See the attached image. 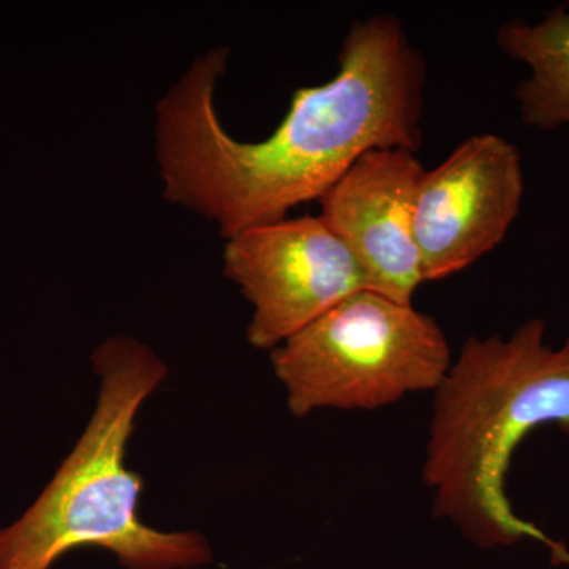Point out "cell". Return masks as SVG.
Here are the masks:
<instances>
[{
  "mask_svg": "<svg viewBox=\"0 0 569 569\" xmlns=\"http://www.w3.org/2000/svg\"><path fill=\"white\" fill-rule=\"evenodd\" d=\"M546 329L531 318L508 339L468 337L436 389L422 479L433 516L479 548L535 539L569 563L568 550L519 518L507 496L512 456L531 430L553 425L569 438V336L556 348Z\"/></svg>",
  "mask_w": 569,
  "mask_h": 569,
  "instance_id": "2",
  "label": "cell"
},
{
  "mask_svg": "<svg viewBox=\"0 0 569 569\" xmlns=\"http://www.w3.org/2000/svg\"><path fill=\"white\" fill-rule=\"evenodd\" d=\"M223 271L252 306L247 340L258 350H274L366 290L361 266L320 216L257 224L231 236Z\"/></svg>",
  "mask_w": 569,
  "mask_h": 569,
  "instance_id": "5",
  "label": "cell"
},
{
  "mask_svg": "<svg viewBox=\"0 0 569 569\" xmlns=\"http://www.w3.org/2000/svg\"><path fill=\"white\" fill-rule=\"evenodd\" d=\"M227 61L224 47L194 59L157 107L163 197L213 220L223 238L320 201L367 152L421 148L426 62L391 14L355 21L335 78L298 89L263 141L236 140L220 122Z\"/></svg>",
  "mask_w": 569,
  "mask_h": 569,
  "instance_id": "1",
  "label": "cell"
},
{
  "mask_svg": "<svg viewBox=\"0 0 569 569\" xmlns=\"http://www.w3.org/2000/svg\"><path fill=\"white\" fill-rule=\"evenodd\" d=\"M296 418L377 410L440 387L452 365L443 329L413 305L361 290L271 351Z\"/></svg>",
  "mask_w": 569,
  "mask_h": 569,
  "instance_id": "4",
  "label": "cell"
},
{
  "mask_svg": "<svg viewBox=\"0 0 569 569\" xmlns=\"http://www.w3.org/2000/svg\"><path fill=\"white\" fill-rule=\"evenodd\" d=\"M425 167L417 152H367L320 198V217L365 274L366 290L413 305L425 282L415 238V201Z\"/></svg>",
  "mask_w": 569,
  "mask_h": 569,
  "instance_id": "7",
  "label": "cell"
},
{
  "mask_svg": "<svg viewBox=\"0 0 569 569\" xmlns=\"http://www.w3.org/2000/svg\"><path fill=\"white\" fill-rule=\"evenodd\" d=\"M500 50L530 69L516 89L522 122L531 129L552 132L569 126V11H549L529 24L509 20L497 31Z\"/></svg>",
  "mask_w": 569,
  "mask_h": 569,
  "instance_id": "8",
  "label": "cell"
},
{
  "mask_svg": "<svg viewBox=\"0 0 569 569\" xmlns=\"http://www.w3.org/2000/svg\"><path fill=\"white\" fill-rule=\"evenodd\" d=\"M99 397L84 432L32 507L0 529V569H51L78 548L108 550L126 569H193L212 561L198 531L153 529L140 518L142 479L127 467L138 413L167 378L153 350L110 337L92 356Z\"/></svg>",
  "mask_w": 569,
  "mask_h": 569,
  "instance_id": "3",
  "label": "cell"
},
{
  "mask_svg": "<svg viewBox=\"0 0 569 569\" xmlns=\"http://www.w3.org/2000/svg\"><path fill=\"white\" fill-rule=\"evenodd\" d=\"M523 187L518 148L496 133L467 138L426 170L415 201L425 282L459 274L492 252L518 219Z\"/></svg>",
  "mask_w": 569,
  "mask_h": 569,
  "instance_id": "6",
  "label": "cell"
}]
</instances>
